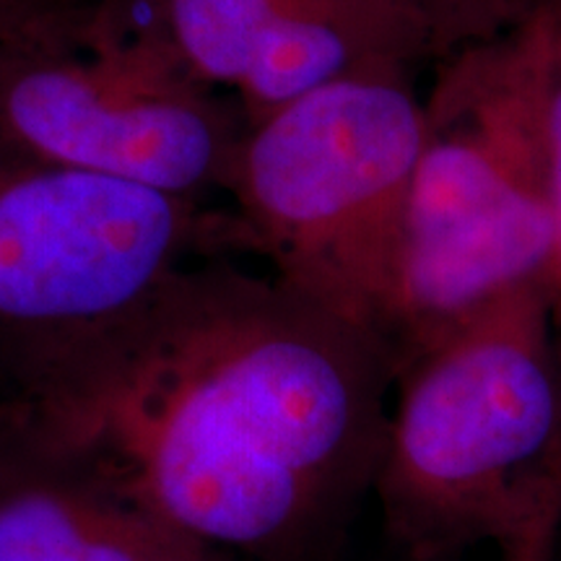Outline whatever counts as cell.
I'll use <instances>...</instances> for the list:
<instances>
[{"mask_svg": "<svg viewBox=\"0 0 561 561\" xmlns=\"http://www.w3.org/2000/svg\"><path fill=\"white\" fill-rule=\"evenodd\" d=\"M0 561H240L151 515L0 403Z\"/></svg>", "mask_w": 561, "mask_h": 561, "instance_id": "obj_8", "label": "cell"}, {"mask_svg": "<svg viewBox=\"0 0 561 561\" xmlns=\"http://www.w3.org/2000/svg\"><path fill=\"white\" fill-rule=\"evenodd\" d=\"M396 377L375 328L240 257H208L3 403L193 541L312 561L375 491Z\"/></svg>", "mask_w": 561, "mask_h": 561, "instance_id": "obj_1", "label": "cell"}, {"mask_svg": "<svg viewBox=\"0 0 561 561\" xmlns=\"http://www.w3.org/2000/svg\"><path fill=\"white\" fill-rule=\"evenodd\" d=\"M89 9L91 0H0V47L68 37Z\"/></svg>", "mask_w": 561, "mask_h": 561, "instance_id": "obj_10", "label": "cell"}, {"mask_svg": "<svg viewBox=\"0 0 561 561\" xmlns=\"http://www.w3.org/2000/svg\"><path fill=\"white\" fill-rule=\"evenodd\" d=\"M149 26L195 79L240 100L250 128L322 87L434 60L409 0H153Z\"/></svg>", "mask_w": 561, "mask_h": 561, "instance_id": "obj_7", "label": "cell"}, {"mask_svg": "<svg viewBox=\"0 0 561 561\" xmlns=\"http://www.w3.org/2000/svg\"><path fill=\"white\" fill-rule=\"evenodd\" d=\"M559 325L533 280L398 364L375 494L405 549L502 543L561 494Z\"/></svg>", "mask_w": 561, "mask_h": 561, "instance_id": "obj_3", "label": "cell"}, {"mask_svg": "<svg viewBox=\"0 0 561 561\" xmlns=\"http://www.w3.org/2000/svg\"><path fill=\"white\" fill-rule=\"evenodd\" d=\"M553 16L437 62L426 140L382 320L396 362L517 286L553 252Z\"/></svg>", "mask_w": 561, "mask_h": 561, "instance_id": "obj_2", "label": "cell"}, {"mask_svg": "<svg viewBox=\"0 0 561 561\" xmlns=\"http://www.w3.org/2000/svg\"><path fill=\"white\" fill-rule=\"evenodd\" d=\"M559 66V62H557ZM549 136H551V203H553V252L549 271L543 276V286L557 301L561 310V66L557 73L551 94V115H549Z\"/></svg>", "mask_w": 561, "mask_h": 561, "instance_id": "obj_12", "label": "cell"}, {"mask_svg": "<svg viewBox=\"0 0 561 561\" xmlns=\"http://www.w3.org/2000/svg\"><path fill=\"white\" fill-rule=\"evenodd\" d=\"M250 255L231 206L0 153V403L37 392L185 265Z\"/></svg>", "mask_w": 561, "mask_h": 561, "instance_id": "obj_5", "label": "cell"}, {"mask_svg": "<svg viewBox=\"0 0 561 561\" xmlns=\"http://www.w3.org/2000/svg\"><path fill=\"white\" fill-rule=\"evenodd\" d=\"M430 30L434 62L559 11L561 0H409Z\"/></svg>", "mask_w": 561, "mask_h": 561, "instance_id": "obj_9", "label": "cell"}, {"mask_svg": "<svg viewBox=\"0 0 561 561\" xmlns=\"http://www.w3.org/2000/svg\"><path fill=\"white\" fill-rule=\"evenodd\" d=\"M553 47H557V62L561 66V9L553 16Z\"/></svg>", "mask_w": 561, "mask_h": 561, "instance_id": "obj_13", "label": "cell"}, {"mask_svg": "<svg viewBox=\"0 0 561 561\" xmlns=\"http://www.w3.org/2000/svg\"><path fill=\"white\" fill-rule=\"evenodd\" d=\"M411 76L367 70L276 110L248 130L224 193L273 276L377 333L426 140Z\"/></svg>", "mask_w": 561, "mask_h": 561, "instance_id": "obj_4", "label": "cell"}, {"mask_svg": "<svg viewBox=\"0 0 561 561\" xmlns=\"http://www.w3.org/2000/svg\"><path fill=\"white\" fill-rule=\"evenodd\" d=\"M561 523V494L546 502L520 530L502 541V561H553Z\"/></svg>", "mask_w": 561, "mask_h": 561, "instance_id": "obj_11", "label": "cell"}, {"mask_svg": "<svg viewBox=\"0 0 561 561\" xmlns=\"http://www.w3.org/2000/svg\"><path fill=\"white\" fill-rule=\"evenodd\" d=\"M250 123L157 32L94 0L73 34L0 47V153L208 201Z\"/></svg>", "mask_w": 561, "mask_h": 561, "instance_id": "obj_6", "label": "cell"}]
</instances>
